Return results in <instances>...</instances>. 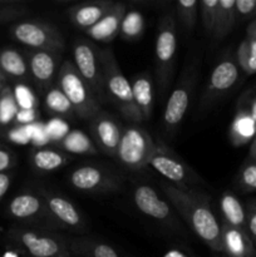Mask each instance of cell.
<instances>
[{"mask_svg": "<svg viewBox=\"0 0 256 257\" xmlns=\"http://www.w3.org/2000/svg\"><path fill=\"white\" fill-rule=\"evenodd\" d=\"M10 185H12V176L10 173H0V202L5 197L7 192L9 191Z\"/></svg>", "mask_w": 256, "mask_h": 257, "instance_id": "cell-45", "label": "cell"}, {"mask_svg": "<svg viewBox=\"0 0 256 257\" xmlns=\"http://www.w3.org/2000/svg\"><path fill=\"white\" fill-rule=\"evenodd\" d=\"M59 57L52 50H30L28 54V68L35 84L44 89L52 85L58 70Z\"/></svg>", "mask_w": 256, "mask_h": 257, "instance_id": "cell-16", "label": "cell"}, {"mask_svg": "<svg viewBox=\"0 0 256 257\" xmlns=\"http://www.w3.org/2000/svg\"><path fill=\"white\" fill-rule=\"evenodd\" d=\"M250 59H251L250 45H248V40L247 38H246L245 40L241 42V44L238 45V49H237L238 68H241L246 74H248V72H250Z\"/></svg>", "mask_w": 256, "mask_h": 257, "instance_id": "cell-40", "label": "cell"}, {"mask_svg": "<svg viewBox=\"0 0 256 257\" xmlns=\"http://www.w3.org/2000/svg\"><path fill=\"white\" fill-rule=\"evenodd\" d=\"M220 210L223 223L246 230V210L233 193H222L220 198Z\"/></svg>", "mask_w": 256, "mask_h": 257, "instance_id": "cell-23", "label": "cell"}, {"mask_svg": "<svg viewBox=\"0 0 256 257\" xmlns=\"http://www.w3.org/2000/svg\"><path fill=\"white\" fill-rule=\"evenodd\" d=\"M161 187L193 233L211 250L222 252L221 223L211 208L210 197L193 188L180 190L167 181L161 183Z\"/></svg>", "mask_w": 256, "mask_h": 257, "instance_id": "cell-1", "label": "cell"}, {"mask_svg": "<svg viewBox=\"0 0 256 257\" xmlns=\"http://www.w3.org/2000/svg\"><path fill=\"white\" fill-rule=\"evenodd\" d=\"M247 37L256 39V19L253 20V22H251V24L248 25V28H247Z\"/></svg>", "mask_w": 256, "mask_h": 257, "instance_id": "cell-48", "label": "cell"}, {"mask_svg": "<svg viewBox=\"0 0 256 257\" xmlns=\"http://www.w3.org/2000/svg\"><path fill=\"white\" fill-rule=\"evenodd\" d=\"M4 88H5L4 82H0V94H2V92H3V89H4Z\"/></svg>", "mask_w": 256, "mask_h": 257, "instance_id": "cell-53", "label": "cell"}, {"mask_svg": "<svg viewBox=\"0 0 256 257\" xmlns=\"http://www.w3.org/2000/svg\"><path fill=\"white\" fill-rule=\"evenodd\" d=\"M177 50V32L173 15L167 14L161 19L156 35V68L161 92L170 85Z\"/></svg>", "mask_w": 256, "mask_h": 257, "instance_id": "cell-7", "label": "cell"}, {"mask_svg": "<svg viewBox=\"0 0 256 257\" xmlns=\"http://www.w3.org/2000/svg\"><path fill=\"white\" fill-rule=\"evenodd\" d=\"M0 127H2V125H0Z\"/></svg>", "mask_w": 256, "mask_h": 257, "instance_id": "cell-55", "label": "cell"}, {"mask_svg": "<svg viewBox=\"0 0 256 257\" xmlns=\"http://www.w3.org/2000/svg\"><path fill=\"white\" fill-rule=\"evenodd\" d=\"M222 252L228 257H256L255 245L243 228L221 223Z\"/></svg>", "mask_w": 256, "mask_h": 257, "instance_id": "cell-18", "label": "cell"}, {"mask_svg": "<svg viewBox=\"0 0 256 257\" xmlns=\"http://www.w3.org/2000/svg\"><path fill=\"white\" fill-rule=\"evenodd\" d=\"M45 130L50 141L53 142H62L65 136L69 133V125L60 118H53L49 122L45 123Z\"/></svg>", "mask_w": 256, "mask_h": 257, "instance_id": "cell-36", "label": "cell"}, {"mask_svg": "<svg viewBox=\"0 0 256 257\" xmlns=\"http://www.w3.org/2000/svg\"><path fill=\"white\" fill-rule=\"evenodd\" d=\"M198 7H200V3L196 0H180L176 3L178 19L187 32H191L195 28Z\"/></svg>", "mask_w": 256, "mask_h": 257, "instance_id": "cell-32", "label": "cell"}, {"mask_svg": "<svg viewBox=\"0 0 256 257\" xmlns=\"http://www.w3.org/2000/svg\"><path fill=\"white\" fill-rule=\"evenodd\" d=\"M148 165L152 166L160 175H162L167 182L180 190H188L191 186L197 183V176L191 170L190 166L165 143L156 142Z\"/></svg>", "mask_w": 256, "mask_h": 257, "instance_id": "cell-8", "label": "cell"}, {"mask_svg": "<svg viewBox=\"0 0 256 257\" xmlns=\"http://www.w3.org/2000/svg\"><path fill=\"white\" fill-rule=\"evenodd\" d=\"M7 138L8 141L15 143V145H28L32 142L30 125H15V127L10 128L7 133Z\"/></svg>", "mask_w": 256, "mask_h": 257, "instance_id": "cell-38", "label": "cell"}, {"mask_svg": "<svg viewBox=\"0 0 256 257\" xmlns=\"http://www.w3.org/2000/svg\"><path fill=\"white\" fill-rule=\"evenodd\" d=\"M236 17L241 19L256 15V0H236Z\"/></svg>", "mask_w": 256, "mask_h": 257, "instance_id": "cell-41", "label": "cell"}, {"mask_svg": "<svg viewBox=\"0 0 256 257\" xmlns=\"http://www.w3.org/2000/svg\"><path fill=\"white\" fill-rule=\"evenodd\" d=\"M238 185L242 190L256 191V163L246 165L238 175Z\"/></svg>", "mask_w": 256, "mask_h": 257, "instance_id": "cell-37", "label": "cell"}, {"mask_svg": "<svg viewBox=\"0 0 256 257\" xmlns=\"http://www.w3.org/2000/svg\"><path fill=\"white\" fill-rule=\"evenodd\" d=\"M114 3L110 0H95V2L83 3L69 9L70 22L80 29L88 30L94 27L110 10Z\"/></svg>", "mask_w": 256, "mask_h": 257, "instance_id": "cell-20", "label": "cell"}, {"mask_svg": "<svg viewBox=\"0 0 256 257\" xmlns=\"http://www.w3.org/2000/svg\"><path fill=\"white\" fill-rule=\"evenodd\" d=\"M7 80V77L4 75V73L2 72V69H0V82H5Z\"/></svg>", "mask_w": 256, "mask_h": 257, "instance_id": "cell-52", "label": "cell"}, {"mask_svg": "<svg viewBox=\"0 0 256 257\" xmlns=\"http://www.w3.org/2000/svg\"><path fill=\"white\" fill-rule=\"evenodd\" d=\"M38 110L37 109H19L15 115L14 122L17 125H30L39 122L38 120Z\"/></svg>", "mask_w": 256, "mask_h": 257, "instance_id": "cell-43", "label": "cell"}, {"mask_svg": "<svg viewBox=\"0 0 256 257\" xmlns=\"http://www.w3.org/2000/svg\"><path fill=\"white\" fill-rule=\"evenodd\" d=\"M58 85L82 119H93L100 113V104L87 83L83 80L73 62L65 60L58 72Z\"/></svg>", "mask_w": 256, "mask_h": 257, "instance_id": "cell-3", "label": "cell"}, {"mask_svg": "<svg viewBox=\"0 0 256 257\" xmlns=\"http://www.w3.org/2000/svg\"><path fill=\"white\" fill-rule=\"evenodd\" d=\"M145 29V19L138 10L125 12L120 24L119 34L124 40H136L142 35Z\"/></svg>", "mask_w": 256, "mask_h": 257, "instance_id": "cell-30", "label": "cell"}, {"mask_svg": "<svg viewBox=\"0 0 256 257\" xmlns=\"http://www.w3.org/2000/svg\"><path fill=\"white\" fill-rule=\"evenodd\" d=\"M30 135H32V143L38 148H44V146L50 142L45 130V123L37 122L30 124Z\"/></svg>", "mask_w": 256, "mask_h": 257, "instance_id": "cell-39", "label": "cell"}, {"mask_svg": "<svg viewBox=\"0 0 256 257\" xmlns=\"http://www.w3.org/2000/svg\"><path fill=\"white\" fill-rule=\"evenodd\" d=\"M131 85H132L133 99H135L136 107L142 114L143 120H148L152 117L153 110V88L150 75H137L132 80Z\"/></svg>", "mask_w": 256, "mask_h": 257, "instance_id": "cell-21", "label": "cell"}, {"mask_svg": "<svg viewBox=\"0 0 256 257\" xmlns=\"http://www.w3.org/2000/svg\"><path fill=\"white\" fill-rule=\"evenodd\" d=\"M156 142L150 133L137 124L123 128L115 158L131 171L143 170L150 163Z\"/></svg>", "mask_w": 256, "mask_h": 257, "instance_id": "cell-4", "label": "cell"}, {"mask_svg": "<svg viewBox=\"0 0 256 257\" xmlns=\"http://www.w3.org/2000/svg\"><path fill=\"white\" fill-rule=\"evenodd\" d=\"M3 257H19L17 255V253L14 252V251H8V252H5Z\"/></svg>", "mask_w": 256, "mask_h": 257, "instance_id": "cell-51", "label": "cell"}, {"mask_svg": "<svg viewBox=\"0 0 256 257\" xmlns=\"http://www.w3.org/2000/svg\"><path fill=\"white\" fill-rule=\"evenodd\" d=\"M15 156L9 148L0 146V173H5L15 165Z\"/></svg>", "mask_w": 256, "mask_h": 257, "instance_id": "cell-44", "label": "cell"}, {"mask_svg": "<svg viewBox=\"0 0 256 257\" xmlns=\"http://www.w3.org/2000/svg\"><path fill=\"white\" fill-rule=\"evenodd\" d=\"M44 105L48 112L58 115L72 117L75 114L72 104L59 87H52L45 94Z\"/></svg>", "mask_w": 256, "mask_h": 257, "instance_id": "cell-29", "label": "cell"}, {"mask_svg": "<svg viewBox=\"0 0 256 257\" xmlns=\"http://www.w3.org/2000/svg\"><path fill=\"white\" fill-rule=\"evenodd\" d=\"M247 40H248V45H250V53H251L250 72H248V74H253V73H256V39L247 37Z\"/></svg>", "mask_w": 256, "mask_h": 257, "instance_id": "cell-46", "label": "cell"}, {"mask_svg": "<svg viewBox=\"0 0 256 257\" xmlns=\"http://www.w3.org/2000/svg\"><path fill=\"white\" fill-rule=\"evenodd\" d=\"M236 0H218L217 15L212 37L216 40H222L227 37L236 23Z\"/></svg>", "mask_w": 256, "mask_h": 257, "instance_id": "cell-26", "label": "cell"}, {"mask_svg": "<svg viewBox=\"0 0 256 257\" xmlns=\"http://www.w3.org/2000/svg\"><path fill=\"white\" fill-rule=\"evenodd\" d=\"M10 34L20 44L32 50L62 52L65 47L64 38L58 28L40 20H22L10 28Z\"/></svg>", "mask_w": 256, "mask_h": 257, "instance_id": "cell-5", "label": "cell"}, {"mask_svg": "<svg viewBox=\"0 0 256 257\" xmlns=\"http://www.w3.org/2000/svg\"><path fill=\"white\" fill-rule=\"evenodd\" d=\"M230 140L233 146L240 147L250 142L256 136V122L248 109H240L236 113L230 127Z\"/></svg>", "mask_w": 256, "mask_h": 257, "instance_id": "cell-22", "label": "cell"}, {"mask_svg": "<svg viewBox=\"0 0 256 257\" xmlns=\"http://www.w3.org/2000/svg\"><path fill=\"white\" fill-rule=\"evenodd\" d=\"M196 78H197V69H196L195 64L190 65L183 70L180 82L171 93L165 112H163V125H165L166 133L175 132L176 128L183 120V117L190 107L191 98H192L193 89H195Z\"/></svg>", "mask_w": 256, "mask_h": 257, "instance_id": "cell-10", "label": "cell"}, {"mask_svg": "<svg viewBox=\"0 0 256 257\" xmlns=\"http://www.w3.org/2000/svg\"><path fill=\"white\" fill-rule=\"evenodd\" d=\"M0 69L5 77L22 79L29 73L25 58L14 48H4L0 50Z\"/></svg>", "mask_w": 256, "mask_h": 257, "instance_id": "cell-25", "label": "cell"}, {"mask_svg": "<svg viewBox=\"0 0 256 257\" xmlns=\"http://www.w3.org/2000/svg\"><path fill=\"white\" fill-rule=\"evenodd\" d=\"M69 248L80 257H119L114 248L98 241L74 240Z\"/></svg>", "mask_w": 256, "mask_h": 257, "instance_id": "cell-28", "label": "cell"}, {"mask_svg": "<svg viewBox=\"0 0 256 257\" xmlns=\"http://www.w3.org/2000/svg\"><path fill=\"white\" fill-rule=\"evenodd\" d=\"M248 112H250V115L252 117V119L256 122V98H253V100L251 102V105H250V109H248Z\"/></svg>", "mask_w": 256, "mask_h": 257, "instance_id": "cell-49", "label": "cell"}, {"mask_svg": "<svg viewBox=\"0 0 256 257\" xmlns=\"http://www.w3.org/2000/svg\"><path fill=\"white\" fill-rule=\"evenodd\" d=\"M92 135L100 151L115 157L118 145L122 137V128L110 114L100 112L92 119Z\"/></svg>", "mask_w": 256, "mask_h": 257, "instance_id": "cell-15", "label": "cell"}, {"mask_svg": "<svg viewBox=\"0 0 256 257\" xmlns=\"http://www.w3.org/2000/svg\"><path fill=\"white\" fill-rule=\"evenodd\" d=\"M135 205L143 215L157 221L167 222L172 220V211L167 202L160 198L155 190L148 185L136 186L133 192Z\"/></svg>", "mask_w": 256, "mask_h": 257, "instance_id": "cell-17", "label": "cell"}, {"mask_svg": "<svg viewBox=\"0 0 256 257\" xmlns=\"http://www.w3.org/2000/svg\"><path fill=\"white\" fill-rule=\"evenodd\" d=\"M69 161V157L64 152L54 148H37L32 155V165L39 172H53Z\"/></svg>", "mask_w": 256, "mask_h": 257, "instance_id": "cell-24", "label": "cell"}, {"mask_svg": "<svg viewBox=\"0 0 256 257\" xmlns=\"http://www.w3.org/2000/svg\"><path fill=\"white\" fill-rule=\"evenodd\" d=\"M28 12L29 10L24 4L0 0V24L19 19V18L24 17Z\"/></svg>", "mask_w": 256, "mask_h": 257, "instance_id": "cell-34", "label": "cell"}, {"mask_svg": "<svg viewBox=\"0 0 256 257\" xmlns=\"http://www.w3.org/2000/svg\"><path fill=\"white\" fill-rule=\"evenodd\" d=\"M18 110H19V107L15 102L13 89L5 85L2 94H0V125L4 127V125L14 122Z\"/></svg>", "mask_w": 256, "mask_h": 257, "instance_id": "cell-31", "label": "cell"}, {"mask_svg": "<svg viewBox=\"0 0 256 257\" xmlns=\"http://www.w3.org/2000/svg\"><path fill=\"white\" fill-rule=\"evenodd\" d=\"M10 240L19 245L30 257H69L70 248L64 240L42 230L13 227L8 232Z\"/></svg>", "mask_w": 256, "mask_h": 257, "instance_id": "cell-6", "label": "cell"}, {"mask_svg": "<svg viewBox=\"0 0 256 257\" xmlns=\"http://www.w3.org/2000/svg\"><path fill=\"white\" fill-rule=\"evenodd\" d=\"M125 4L123 3H114L110 8L109 12L94 25L85 30L88 37L97 42H112L120 30V24H122L123 17L125 14Z\"/></svg>", "mask_w": 256, "mask_h": 257, "instance_id": "cell-19", "label": "cell"}, {"mask_svg": "<svg viewBox=\"0 0 256 257\" xmlns=\"http://www.w3.org/2000/svg\"><path fill=\"white\" fill-rule=\"evenodd\" d=\"M38 193L44 200L48 212L58 227L74 228V230H80L84 227L82 215L69 200L47 190H39Z\"/></svg>", "mask_w": 256, "mask_h": 257, "instance_id": "cell-13", "label": "cell"}, {"mask_svg": "<svg viewBox=\"0 0 256 257\" xmlns=\"http://www.w3.org/2000/svg\"><path fill=\"white\" fill-rule=\"evenodd\" d=\"M8 213L18 221H34L45 218L53 226H57L50 217L44 200L39 193L23 192L14 196L8 205Z\"/></svg>", "mask_w": 256, "mask_h": 257, "instance_id": "cell-14", "label": "cell"}, {"mask_svg": "<svg viewBox=\"0 0 256 257\" xmlns=\"http://www.w3.org/2000/svg\"><path fill=\"white\" fill-rule=\"evenodd\" d=\"M100 63H102L103 85H104L105 98L119 109L120 114L133 124L143 122L142 114L136 107L133 99L132 85L120 70L119 64L113 54L112 49L99 50Z\"/></svg>", "mask_w": 256, "mask_h": 257, "instance_id": "cell-2", "label": "cell"}, {"mask_svg": "<svg viewBox=\"0 0 256 257\" xmlns=\"http://www.w3.org/2000/svg\"><path fill=\"white\" fill-rule=\"evenodd\" d=\"M13 94H14L15 102L19 109H37L39 104L35 93L27 84H23V83L15 84Z\"/></svg>", "mask_w": 256, "mask_h": 257, "instance_id": "cell-33", "label": "cell"}, {"mask_svg": "<svg viewBox=\"0 0 256 257\" xmlns=\"http://www.w3.org/2000/svg\"><path fill=\"white\" fill-rule=\"evenodd\" d=\"M246 231L256 245V202H251L246 210Z\"/></svg>", "mask_w": 256, "mask_h": 257, "instance_id": "cell-42", "label": "cell"}, {"mask_svg": "<svg viewBox=\"0 0 256 257\" xmlns=\"http://www.w3.org/2000/svg\"><path fill=\"white\" fill-rule=\"evenodd\" d=\"M255 163H256V158H255Z\"/></svg>", "mask_w": 256, "mask_h": 257, "instance_id": "cell-54", "label": "cell"}, {"mask_svg": "<svg viewBox=\"0 0 256 257\" xmlns=\"http://www.w3.org/2000/svg\"><path fill=\"white\" fill-rule=\"evenodd\" d=\"M73 64L97 99H104L99 50L90 40L78 38L73 43Z\"/></svg>", "mask_w": 256, "mask_h": 257, "instance_id": "cell-9", "label": "cell"}, {"mask_svg": "<svg viewBox=\"0 0 256 257\" xmlns=\"http://www.w3.org/2000/svg\"><path fill=\"white\" fill-rule=\"evenodd\" d=\"M60 146L68 153H77V155H95L97 153L94 143L80 130L69 131L64 140L60 142Z\"/></svg>", "mask_w": 256, "mask_h": 257, "instance_id": "cell-27", "label": "cell"}, {"mask_svg": "<svg viewBox=\"0 0 256 257\" xmlns=\"http://www.w3.org/2000/svg\"><path fill=\"white\" fill-rule=\"evenodd\" d=\"M163 257H190L186 252L178 250V248H171L163 255Z\"/></svg>", "mask_w": 256, "mask_h": 257, "instance_id": "cell-47", "label": "cell"}, {"mask_svg": "<svg viewBox=\"0 0 256 257\" xmlns=\"http://www.w3.org/2000/svg\"><path fill=\"white\" fill-rule=\"evenodd\" d=\"M251 156H252L253 160H255L256 158V138H255V141H253L252 146H251Z\"/></svg>", "mask_w": 256, "mask_h": 257, "instance_id": "cell-50", "label": "cell"}, {"mask_svg": "<svg viewBox=\"0 0 256 257\" xmlns=\"http://www.w3.org/2000/svg\"><path fill=\"white\" fill-rule=\"evenodd\" d=\"M69 182L75 190L83 192H109L118 187V181L112 173L102 167L87 165L73 170Z\"/></svg>", "mask_w": 256, "mask_h": 257, "instance_id": "cell-12", "label": "cell"}, {"mask_svg": "<svg viewBox=\"0 0 256 257\" xmlns=\"http://www.w3.org/2000/svg\"><path fill=\"white\" fill-rule=\"evenodd\" d=\"M218 0H202L200 3L201 18H202V24L207 34L212 35L213 28L216 23V15H217Z\"/></svg>", "mask_w": 256, "mask_h": 257, "instance_id": "cell-35", "label": "cell"}, {"mask_svg": "<svg viewBox=\"0 0 256 257\" xmlns=\"http://www.w3.org/2000/svg\"><path fill=\"white\" fill-rule=\"evenodd\" d=\"M238 64L232 58H225L216 64L208 78L207 87L201 97V108L207 109L223 94L228 92L238 80Z\"/></svg>", "mask_w": 256, "mask_h": 257, "instance_id": "cell-11", "label": "cell"}]
</instances>
